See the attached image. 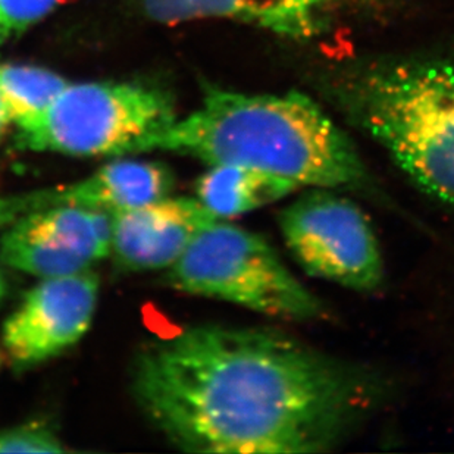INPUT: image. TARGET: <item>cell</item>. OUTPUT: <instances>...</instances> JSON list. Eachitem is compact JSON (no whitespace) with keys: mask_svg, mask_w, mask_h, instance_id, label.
<instances>
[{"mask_svg":"<svg viewBox=\"0 0 454 454\" xmlns=\"http://www.w3.org/2000/svg\"><path fill=\"white\" fill-rule=\"evenodd\" d=\"M134 395L183 450L324 453L377 395L368 373L277 331L194 326L136 360Z\"/></svg>","mask_w":454,"mask_h":454,"instance_id":"6da1fadb","label":"cell"},{"mask_svg":"<svg viewBox=\"0 0 454 454\" xmlns=\"http://www.w3.org/2000/svg\"><path fill=\"white\" fill-rule=\"evenodd\" d=\"M210 165H240L313 189L384 198L348 136L301 93L245 95L210 89L198 111L176 120L152 151Z\"/></svg>","mask_w":454,"mask_h":454,"instance_id":"7a4b0ae2","label":"cell"},{"mask_svg":"<svg viewBox=\"0 0 454 454\" xmlns=\"http://www.w3.org/2000/svg\"><path fill=\"white\" fill-rule=\"evenodd\" d=\"M348 106L422 192L454 205V65L373 69L348 90Z\"/></svg>","mask_w":454,"mask_h":454,"instance_id":"3957f363","label":"cell"},{"mask_svg":"<svg viewBox=\"0 0 454 454\" xmlns=\"http://www.w3.org/2000/svg\"><path fill=\"white\" fill-rule=\"evenodd\" d=\"M176 120L165 91L131 82L68 84L49 109L18 124L20 151L121 156L152 151Z\"/></svg>","mask_w":454,"mask_h":454,"instance_id":"277c9868","label":"cell"},{"mask_svg":"<svg viewBox=\"0 0 454 454\" xmlns=\"http://www.w3.org/2000/svg\"><path fill=\"white\" fill-rule=\"evenodd\" d=\"M167 279L181 292L266 317L309 321L325 313L321 299L288 270L263 237L219 219L194 237L168 268Z\"/></svg>","mask_w":454,"mask_h":454,"instance_id":"5b68a950","label":"cell"},{"mask_svg":"<svg viewBox=\"0 0 454 454\" xmlns=\"http://www.w3.org/2000/svg\"><path fill=\"white\" fill-rule=\"evenodd\" d=\"M284 241L306 274L356 292H373L384 261L368 216L341 192L313 189L279 215Z\"/></svg>","mask_w":454,"mask_h":454,"instance_id":"8992f818","label":"cell"},{"mask_svg":"<svg viewBox=\"0 0 454 454\" xmlns=\"http://www.w3.org/2000/svg\"><path fill=\"white\" fill-rule=\"evenodd\" d=\"M111 212L80 206L37 210L11 223L0 261L40 278L90 270L111 254Z\"/></svg>","mask_w":454,"mask_h":454,"instance_id":"52a82bcc","label":"cell"},{"mask_svg":"<svg viewBox=\"0 0 454 454\" xmlns=\"http://www.w3.org/2000/svg\"><path fill=\"white\" fill-rule=\"evenodd\" d=\"M99 278L90 270L43 278L6 319L2 343L13 366L31 368L73 348L90 328Z\"/></svg>","mask_w":454,"mask_h":454,"instance_id":"ba28073f","label":"cell"},{"mask_svg":"<svg viewBox=\"0 0 454 454\" xmlns=\"http://www.w3.org/2000/svg\"><path fill=\"white\" fill-rule=\"evenodd\" d=\"M218 219L198 199L167 198L111 212V254L129 272L174 265L199 232Z\"/></svg>","mask_w":454,"mask_h":454,"instance_id":"9c48e42d","label":"cell"},{"mask_svg":"<svg viewBox=\"0 0 454 454\" xmlns=\"http://www.w3.org/2000/svg\"><path fill=\"white\" fill-rule=\"evenodd\" d=\"M174 187L171 168L160 162L116 160L77 184L0 196V228L37 210L80 206L107 212L167 198Z\"/></svg>","mask_w":454,"mask_h":454,"instance_id":"30bf717a","label":"cell"},{"mask_svg":"<svg viewBox=\"0 0 454 454\" xmlns=\"http://www.w3.org/2000/svg\"><path fill=\"white\" fill-rule=\"evenodd\" d=\"M147 17L163 24L228 18L288 37L315 35L331 8L344 0H140Z\"/></svg>","mask_w":454,"mask_h":454,"instance_id":"8fae6325","label":"cell"},{"mask_svg":"<svg viewBox=\"0 0 454 454\" xmlns=\"http://www.w3.org/2000/svg\"><path fill=\"white\" fill-rule=\"evenodd\" d=\"M299 189L293 181L240 165H210L198 180L199 202L216 219L247 214Z\"/></svg>","mask_w":454,"mask_h":454,"instance_id":"7c38bea8","label":"cell"},{"mask_svg":"<svg viewBox=\"0 0 454 454\" xmlns=\"http://www.w3.org/2000/svg\"><path fill=\"white\" fill-rule=\"evenodd\" d=\"M68 82L48 69L20 65L0 67V99L9 121L22 124L49 109Z\"/></svg>","mask_w":454,"mask_h":454,"instance_id":"4fadbf2b","label":"cell"},{"mask_svg":"<svg viewBox=\"0 0 454 454\" xmlns=\"http://www.w3.org/2000/svg\"><path fill=\"white\" fill-rule=\"evenodd\" d=\"M64 444L48 425H18L0 431V453H65Z\"/></svg>","mask_w":454,"mask_h":454,"instance_id":"5bb4252c","label":"cell"},{"mask_svg":"<svg viewBox=\"0 0 454 454\" xmlns=\"http://www.w3.org/2000/svg\"><path fill=\"white\" fill-rule=\"evenodd\" d=\"M62 0H0V44L46 17Z\"/></svg>","mask_w":454,"mask_h":454,"instance_id":"9a60e30c","label":"cell"},{"mask_svg":"<svg viewBox=\"0 0 454 454\" xmlns=\"http://www.w3.org/2000/svg\"><path fill=\"white\" fill-rule=\"evenodd\" d=\"M9 120L8 116H6V112H4V103H2V99H0V133H2V129H4V125L8 124Z\"/></svg>","mask_w":454,"mask_h":454,"instance_id":"2e32d148","label":"cell"},{"mask_svg":"<svg viewBox=\"0 0 454 454\" xmlns=\"http://www.w3.org/2000/svg\"><path fill=\"white\" fill-rule=\"evenodd\" d=\"M6 290H8V286H6V281H4V274H2V270H0V303H2L4 296H6Z\"/></svg>","mask_w":454,"mask_h":454,"instance_id":"e0dca14e","label":"cell"}]
</instances>
